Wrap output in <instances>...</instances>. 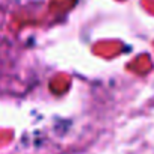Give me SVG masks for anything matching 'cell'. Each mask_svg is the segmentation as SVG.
<instances>
[]
</instances>
